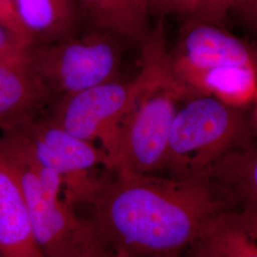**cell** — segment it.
Masks as SVG:
<instances>
[{"label":"cell","mask_w":257,"mask_h":257,"mask_svg":"<svg viewBox=\"0 0 257 257\" xmlns=\"http://www.w3.org/2000/svg\"><path fill=\"white\" fill-rule=\"evenodd\" d=\"M85 215L110 257H181L234 211L207 177L116 175Z\"/></svg>","instance_id":"1"},{"label":"cell","mask_w":257,"mask_h":257,"mask_svg":"<svg viewBox=\"0 0 257 257\" xmlns=\"http://www.w3.org/2000/svg\"><path fill=\"white\" fill-rule=\"evenodd\" d=\"M19 178L42 257H110L89 219L63 197V181L19 130L0 137Z\"/></svg>","instance_id":"2"},{"label":"cell","mask_w":257,"mask_h":257,"mask_svg":"<svg viewBox=\"0 0 257 257\" xmlns=\"http://www.w3.org/2000/svg\"><path fill=\"white\" fill-rule=\"evenodd\" d=\"M142 68L133 79L112 80L55 99L47 116L70 134L109 154L120 125L138 100L171 73L162 26L143 41Z\"/></svg>","instance_id":"3"},{"label":"cell","mask_w":257,"mask_h":257,"mask_svg":"<svg viewBox=\"0 0 257 257\" xmlns=\"http://www.w3.org/2000/svg\"><path fill=\"white\" fill-rule=\"evenodd\" d=\"M246 123L236 107L210 95L191 97L176 110L164 171L168 176L199 178L223 156L237 149Z\"/></svg>","instance_id":"4"},{"label":"cell","mask_w":257,"mask_h":257,"mask_svg":"<svg viewBox=\"0 0 257 257\" xmlns=\"http://www.w3.org/2000/svg\"><path fill=\"white\" fill-rule=\"evenodd\" d=\"M121 41L119 37L95 28L81 36L76 34L52 43L29 45L26 57L54 101L119 79Z\"/></svg>","instance_id":"5"},{"label":"cell","mask_w":257,"mask_h":257,"mask_svg":"<svg viewBox=\"0 0 257 257\" xmlns=\"http://www.w3.org/2000/svg\"><path fill=\"white\" fill-rule=\"evenodd\" d=\"M190 92L172 72L150 89L120 125L106 156L107 169L116 175H157L164 171L177 103Z\"/></svg>","instance_id":"6"},{"label":"cell","mask_w":257,"mask_h":257,"mask_svg":"<svg viewBox=\"0 0 257 257\" xmlns=\"http://www.w3.org/2000/svg\"><path fill=\"white\" fill-rule=\"evenodd\" d=\"M19 130L27 137L37 157L62 178L63 197L79 211L89 208L110 182L113 173L103 174L106 156L101 148L61 128L46 114Z\"/></svg>","instance_id":"7"},{"label":"cell","mask_w":257,"mask_h":257,"mask_svg":"<svg viewBox=\"0 0 257 257\" xmlns=\"http://www.w3.org/2000/svg\"><path fill=\"white\" fill-rule=\"evenodd\" d=\"M170 69L175 79L192 96L204 74L214 68L240 65L256 67L245 44L218 25L191 18L181 31L174 54H169Z\"/></svg>","instance_id":"8"},{"label":"cell","mask_w":257,"mask_h":257,"mask_svg":"<svg viewBox=\"0 0 257 257\" xmlns=\"http://www.w3.org/2000/svg\"><path fill=\"white\" fill-rule=\"evenodd\" d=\"M53 98L27 57L0 60V128L23 127L46 113Z\"/></svg>","instance_id":"9"},{"label":"cell","mask_w":257,"mask_h":257,"mask_svg":"<svg viewBox=\"0 0 257 257\" xmlns=\"http://www.w3.org/2000/svg\"><path fill=\"white\" fill-rule=\"evenodd\" d=\"M0 257H42L18 175L1 139Z\"/></svg>","instance_id":"10"},{"label":"cell","mask_w":257,"mask_h":257,"mask_svg":"<svg viewBox=\"0 0 257 257\" xmlns=\"http://www.w3.org/2000/svg\"><path fill=\"white\" fill-rule=\"evenodd\" d=\"M203 177L220 189L235 212L257 222V148L231 151Z\"/></svg>","instance_id":"11"},{"label":"cell","mask_w":257,"mask_h":257,"mask_svg":"<svg viewBox=\"0 0 257 257\" xmlns=\"http://www.w3.org/2000/svg\"><path fill=\"white\" fill-rule=\"evenodd\" d=\"M32 44H47L76 35L75 0H15Z\"/></svg>","instance_id":"12"},{"label":"cell","mask_w":257,"mask_h":257,"mask_svg":"<svg viewBox=\"0 0 257 257\" xmlns=\"http://www.w3.org/2000/svg\"><path fill=\"white\" fill-rule=\"evenodd\" d=\"M186 253L189 257H257V230L232 211L216 221Z\"/></svg>","instance_id":"13"},{"label":"cell","mask_w":257,"mask_h":257,"mask_svg":"<svg viewBox=\"0 0 257 257\" xmlns=\"http://www.w3.org/2000/svg\"><path fill=\"white\" fill-rule=\"evenodd\" d=\"M96 29L123 41L142 42L145 38L146 14L134 0H75Z\"/></svg>","instance_id":"14"},{"label":"cell","mask_w":257,"mask_h":257,"mask_svg":"<svg viewBox=\"0 0 257 257\" xmlns=\"http://www.w3.org/2000/svg\"><path fill=\"white\" fill-rule=\"evenodd\" d=\"M194 93L210 95L237 108L257 97V68L240 65L214 68L203 74Z\"/></svg>","instance_id":"15"},{"label":"cell","mask_w":257,"mask_h":257,"mask_svg":"<svg viewBox=\"0 0 257 257\" xmlns=\"http://www.w3.org/2000/svg\"><path fill=\"white\" fill-rule=\"evenodd\" d=\"M29 43L0 24V60L26 56Z\"/></svg>","instance_id":"16"},{"label":"cell","mask_w":257,"mask_h":257,"mask_svg":"<svg viewBox=\"0 0 257 257\" xmlns=\"http://www.w3.org/2000/svg\"><path fill=\"white\" fill-rule=\"evenodd\" d=\"M148 4L149 8L153 7L162 14L194 18L198 14L201 0H148Z\"/></svg>","instance_id":"17"},{"label":"cell","mask_w":257,"mask_h":257,"mask_svg":"<svg viewBox=\"0 0 257 257\" xmlns=\"http://www.w3.org/2000/svg\"><path fill=\"white\" fill-rule=\"evenodd\" d=\"M236 0H201L198 14L194 18L203 19L211 24H221Z\"/></svg>","instance_id":"18"},{"label":"cell","mask_w":257,"mask_h":257,"mask_svg":"<svg viewBox=\"0 0 257 257\" xmlns=\"http://www.w3.org/2000/svg\"><path fill=\"white\" fill-rule=\"evenodd\" d=\"M0 24L23 38L30 44V38L24 27L14 0H0Z\"/></svg>","instance_id":"19"},{"label":"cell","mask_w":257,"mask_h":257,"mask_svg":"<svg viewBox=\"0 0 257 257\" xmlns=\"http://www.w3.org/2000/svg\"><path fill=\"white\" fill-rule=\"evenodd\" d=\"M232 8L248 21L257 24V0H236Z\"/></svg>","instance_id":"20"},{"label":"cell","mask_w":257,"mask_h":257,"mask_svg":"<svg viewBox=\"0 0 257 257\" xmlns=\"http://www.w3.org/2000/svg\"><path fill=\"white\" fill-rule=\"evenodd\" d=\"M134 1L138 5V8L147 15L148 10H149L148 0H134Z\"/></svg>","instance_id":"21"},{"label":"cell","mask_w":257,"mask_h":257,"mask_svg":"<svg viewBox=\"0 0 257 257\" xmlns=\"http://www.w3.org/2000/svg\"><path fill=\"white\" fill-rule=\"evenodd\" d=\"M244 218H245V217H244ZM245 219H246V220H248V222H249V223H250V224H251V225L254 227V229L257 230V222H253V221L248 220V219H247V218H245Z\"/></svg>","instance_id":"22"},{"label":"cell","mask_w":257,"mask_h":257,"mask_svg":"<svg viewBox=\"0 0 257 257\" xmlns=\"http://www.w3.org/2000/svg\"><path fill=\"white\" fill-rule=\"evenodd\" d=\"M254 121H255V125H256L257 127V107L256 110H255V113H254Z\"/></svg>","instance_id":"23"},{"label":"cell","mask_w":257,"mask_h":257,"mask_svg":"<svg viewBox=\"0 0 257 257\" xmlns=\"http://www.w3.org/2000/svg\"><path fill=\"white\" fill-rule=\"evenodd\" d=\"M181 257H182V256H181Z\"/></svg>","instance_id":"24"}]
</instances>
